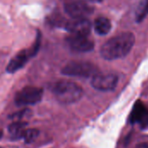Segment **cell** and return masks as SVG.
Instances as JSON below:
<instances>
[{"instance_id": "cell-1", "label": "cell", "mask_w": 148, "mask_h": 148, "mask_svg": "<svg viewBox=\"0 0 148 148\" xmlns=\"http://www.w3.org/2000/svg\"><path fill=\"white\" fill-rule=\"evenodd\" d=\"M135 37L131 32H123L108 40L101 48V56L105 60H116L125 57L132 49Z\"/></svg>"}, {"instance_id": "cell-2", "label": "cell", "mask_w": 148, "mask_h": 148, "mask_svg": "<svg viewBox=\"0 0 148 148\" xmlns=\"http://www.w3.org/2000/svg\"><path fill=\"white\" fill-rule=\"evenodd\" d=\"M52 93L60 103L72 104L82 99L83 95V89L80 85L74 82L61 80L54 84Z\"/></svg>"}, {"instance_id": "cell-3", "label": "cell", "mask_w": 148, "mask_h": 148, "mask_svg": "<svg viewBox=\"0 0 148 148\" xmlns=\"http://www.w3.org/2000/svg\"><path fill=\"white\" fill-rule=\"evenodd\" d=\"M99 73V69L94 63L88 62H71L62 69V74L73 77L88 78Z\"/></svg>"}, {"instance_id": "cell-4", "label": "cell", "mask_w": 148, "mask_h": 148, "mask_svg": "<svg viewBox=\"0 0 148 148\" xmlns=\"http://www.w3.org/2000/svg\"><path fill=\"white\" fill-rule=\"evenodd\" d=\"M42 95L43 90L41 88L28 86L17 92L15 96V103L19 107L35 105L41 101Z\"/></svg>"}, {"instance_id": "cell-5", "label": "cell", "mask_w": 148, "mask_h": 148, "mask_svg": "<svg viewBox=\"0 0 148 148\" xmlns=\"http://www.w3.org/2000/svg\"><path fill=\"white\" fill-rule=\"evenodd\" d=\"M118 76L112 73H97L92 77V87L101 92L114 91L118 84Z\"/></svg>"}, {"instance_id": "cell-6", "label": "cell", "mask_w": 148, "mask_h": 148, "mask_svg": "<svg viewBox=\"0 0 148 148\" xmlns=\"http://www.w3.org/2000/svg\"><path fill=\"white\" fill-rule=\"evenodd\" d=\"M65 12L73 19L75 18H87L94 11L93 8L83 1L73 0L69 1L64 4Z\"/></svg>"}, {"instance_id": "cell-7", "label": "cell", "mask_w": 148, "mask_h": 148, "mask_svg": "<svg viewBox=\"0 0 148 148\" xmlns=\"http://www.w3.org/2000/svg\"><path fill=\"white\" fill-rule=\"evenodd\" d=\"M129 122L136 124L140 128L145 129L148 127V108L141 101H137L131 111Z\"/></svg>"}, {"instance_id": "cell-8", "label": "cell", "mask_w": 148, "mask_h": 148, "mask_svg": "<svg viewBox=\"0 0 148 148\" xmlns=\"http://www.w3.org/2000/svg\"><path fill=\"white\" fill-rule=\"evenodd\" d=\"M67 43L69 48L78 53H86L92 51L95 48L94 42L88 37V36L71 35L67 38Z\"/></svg>"}, {"instance_id": "cell-9", "label": "cell", "mask_w": 148, "mask_h": 148, "mask_svg": "<svg viewBox=\"0 0 148 148\" xmlns=\"http://www.w3.org/2000/svg\"><path fill=\"white\" fill-rule=\"evenodd\" d=\"M65 29L71 34L76 36H88L91 31V23L87 18H75L69 21Z\"/></svg>"}, {"instance_id": "cell-10", "label": "cell", "mask_w": 148, "mask_h": 148, "mask_svg": "<svg viewBox=\"0 0 148 148\" xmlns=\"http://www.w3.org/2000/svg\"><path fill=\"white\" fill-rule=\"evenodd\" d=\"M31 55L29 49H23L17 53L9 62L8 66L6 67V71L10 74H13L19 69H21L31 58Z\"/></svg>"}, {"instance_id": "cell-11", "label": "cell", "mask_w": 148, "mask_h": 148, "mask_svg": "<svg viewBox=\"0 0 148 148\" xmlns=\"http://www.w3.org/2000/svg\"><path fill=\"white\" fill-rule=\"evenodd\" d=\"M94 28H95V31L98 35L105 36L110 32L112 29V24L108 18L105 16H99L95 21Z\"/></svg>"}, {"instance_id": "cell-12", "label": "cell", "mask_w": 148, "mask_h": 148, "mask_svg": "<svg viewBox=\"0 0 148 148\" xmlns=\"http://www.w3.org/2000/svg\"><path fill=\"white\" fill-rule=\"evenodd\" d=\"M27 123L22 121H14L9 126V133L15 140H20L23 137Z\"/></svg>"}, {"instance_id": "cell-13", "label": "cell", "mask_w": 148, "mask_h": 148, "mask_svg": "<svg viewBox=\"0 0 148 148\" xmlns=\"http://www.w3.org/2000/svg\"><path fill=\"white\" fill-rule=\"evenodd\" d=\"M148 15V0H142L135 11V19L138 23L142 22Z\"/></svg>"}, {"instance_id": "cell-14", "label": "cell", "mask_w": 148, "mask_h": 148, "mask_svg": "<svg viewBox=\"0 0 148 148\" xmlns=\"http://www.w3.org/2000/svg\"><path fill=\"white\" fill-rule=\"evenodd\" d=\"M39 130L36 129V128H30V129H26L23 134L22 139L25 141V143H32L33 141H35L38 136H39Z\"/></svg>"}, {"instance_id": "cell-15", "label": "cell", "mask_w": 148, "mask_h": 148, "mask_svg": "<svg viewBox=\"0 0 148 148\" xmlns=\"http://www.w3.org/2000/svg\"><path fill=\"white\" fill-rule=\"evenodd\" d=\"M30 114V110L28 108H23L16 113L12 114L10 118L13 121H22L24 117H27Z\"/></svg>"}, {"instance_id": "cell-16", "label": "cell", "mask_w": 148, "mask_h": 148, "mask_svg": "<svg viewBox=\"0 0 148 148\" xmlns=\"http://www.w3.org/2000/svg\"><path fill=\"white\" fill-rule=\"evenodd\" d=\"M134 148H148V142H142L138 144Z\"/></svg>"}]
</instances>
